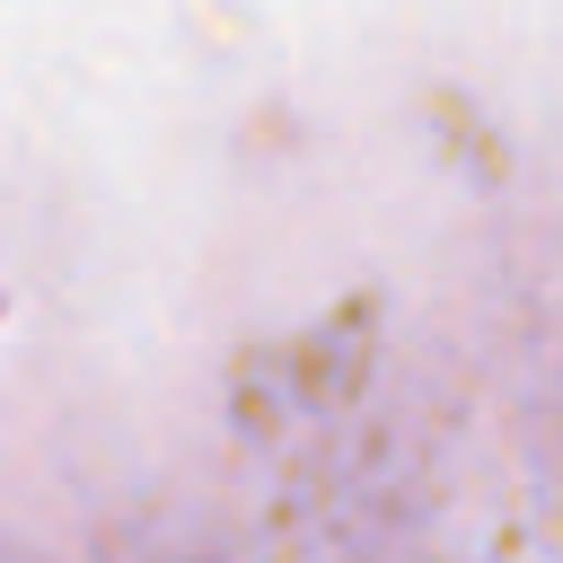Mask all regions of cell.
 Segmentation results:
<instances>
[]
</instances>
